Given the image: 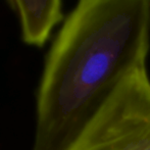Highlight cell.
I'll return each instance as SVG.
<instances>
[{"label":"cell","mask_w":150,"mask_h":150,"mask_svg":"<svg viewBox=\"0 0 150 150\" xmlns=\"http://www.w3.org/2000/svg\"><path fill=\"white\" fill-rule=\"evenodd\" d=\"M18 13L23 41L41 47L62 22L61 0H8Z\"/></svg>","instance_id":"3957f363"},{"label":"cell","mask_w":150,"mask_h":150,"mask_svg":"<svg viewBox=\"0 0 150 150\" xmlns=\"http://www.w3.org/2000/svg\"><path fill=\"white\" fill-rule=\"evenodd\" d=\"M149 50L150 0H79L46 56L32 150L69 149Z\"/></svg>","instance_id":"6da1fadb"},{"label":"cell","mask_w":150,"mask_h":150,"mask_svg":"<svg viewBox=\"0 0 150 150\" xmlns=\"http://www.w3.org/2000/svg\"><path fill=\"white\" fill-rule=\"evenodd\" d=\"M67 150H150L146 67L120 82Z\"/></svg>","instance_id":"7a4b0ae2"}]
</instances>
